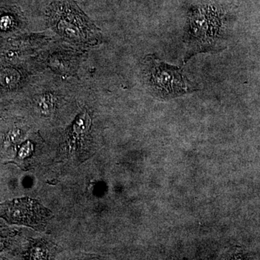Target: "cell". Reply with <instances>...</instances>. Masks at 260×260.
Returning <instances> with one entry per match:
<instances>
[{"label": "cell", "instance_id": "7a4b0ae2", "mask_svg": "<svg viewBox=\"0 0 260 260\" xmlns=\"http://www.w3.org/2000/svg\"><path fill=\"white\" fill-rule=\"evenodd\" d=\"M148 80L155 93L161 99H172L191 92L192 87L182 70L156 59H151Z\"/></svg>", "mask_w": 260, "mask_h": 260}, {"label": "cell", "instance_id": "5b68a950", "mask_svg": "<svg viewBox=\"0 0 260 260\" xmlns=\"http://www.w3.org/2000/svg\"><path fill=\"white\" fill-rule=\"evenodd\" d=\"M91 125V118L88 113L84 112L75 119L71 132V140L73 144L81 141L88 134Z\"/></svg>", "mask_w": 260, "mask_h": 260}, {"label": "cell", "instance_id": "3957f363", "mask_svg": "<svg viewBox=\"0 0 260 260\" xmlns=\"http://www.w3.org/2000/svg\"><path fill=\"white\" fill-rule=\"evenodd\" d=\"M50 217V211L31 198H18L0 203V218L9 223L42 230Z\"/></svg>", "mask_w": 260, "mask_h": 260}, {"label": "cell", "instance_id": "6da1fadb", "mask_svg": "<svg viewBox=\"0 0 260 260\" xmlns=\"http://www.w3.org/2000/svg\"><path fill=\"white\" fill-rule=\"evenodd\" d=\"M53 28L69 40L86 42L97 36L98 29L73 0H55L51 5Z\"/></svg>", "mask_w": 260, "mask_h": 260}, {"label": "cell", "instance_id": "8992f818", "mask_svg": "<svg viewBox=\"0 0 260 260\" xmlns=\"http://www.w3.org/2000/svg\"><path fill=\"white\" fill-rule=\"evenodd\" d=\"M54 102H55V99L51 94H44L39 98L38 107L41 112L47 114L48 113H50L54 109Z\"/></svg>", "mask_w": 260, "mask_h": 260}, {"label": "cell", "instance_id": "9c48e42d", "mask_svg": "<svg viewBox=\"0 0 260 260\" xmlns=\"http://www.w3.org/2000/svg\"><path fill=\"white\" fill-rule=\"evenodd\" d=\"M13 234L9 232H5L4 231H0V252L5 250L10 245Z\"/></svg>", "mask_w": 260, "mask_h": 260}, {"label": "cell", "instance_id": "ba28073f", "mask_svg": "<svg viewBox=\"0 0 260 260\" xmlns=\"http://www.w3.org/2000/svg\"><path fill=\"white\" fill-rule=\"evenodd\" d=\"M28 259H47V251L42 246L35 245L32 246L30 251H28Z\"/></svg>", "mask_w": 260, "mask_h": 260}, {"label": "cell", "instance_id": "277c9868", "mask_svg": "<svg viewBox=\"0 0 260 260\" xmlns=\"http://www.w3.org/2000/svg\"><path fill=\"white\" fill-rule=\"evenodd\" d=\"M219 23L215 18L214 20H191L189 25V47L190 50L188 52L186 59H189L193 53L198 51H204L205 49H208L213 47L214 42L218 37Z\"/></svg>", "mask_w": 260, "mask_h": 260}, {"label": "cell", "instance_id": "52a82bcc", "mask_svg": "<svg viewBox=\"0 0 260 260\" xmlns=\"http://www.w3.org/2000/svg\"><path fill=\"white\" fill-rule=\"evenodd\" d=\"M32 152H34V145L30 142L27 141L22 145L21 148L19 149L16 160L19 161L25 160L32 155Z\"/></svg>", "mask_w": 260, "mask_h": 260}]
</instances>
